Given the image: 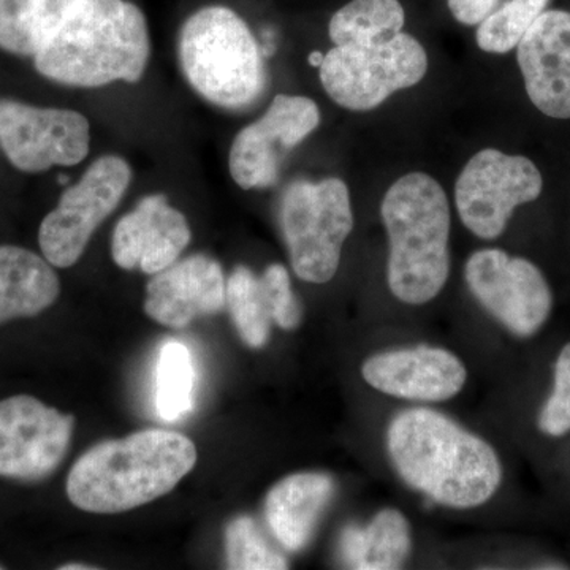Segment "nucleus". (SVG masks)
<instances>
[{
    "label": "nucleus",
    "instance_id": "nucleus-4",
    "mask_svg": "<svg viewBox=\"0 0 570 570\" xmlns=\"http://www.w3.org/2000/svg\"><path fill=\"white\" fill-rule=\"evenodd\" d=\"M381 213L390 242V291L407 305H425L449 279L448 195L436 179L414 171L392 184Z\"/></svg>",
    "mask_w": 570,
    "mask_h": 570
},
{
    "label": "nucleus",
    "instance_id": "nucleus-13",
    "mask_svg": "<svg viewBox=\"0 0 570 570\" xmlns=\"http://www.w3.org/2000/svg\"><path fill=\"white\" fill-rule=\"evenodd\" d=\"M75 419L37 397L0 401V478L47 479L66 459Z\"/></svg>",
    "mask_w": 570,
    "mask_h": 570
},
{
    "label": "nucleus",
    "instance_id": "nucleus-12",
    "mask_svg": "<svg viewBox=\"0 0 570 570\" xmlns=\"http://www.w3.org/2000/svg\"><path fill=\"white\" fill-rule=\"evenodd\" d=\"M321 124V110L309 97L277 94L258 121L239 130L232 142L228 168L242 189L275 186L285 156Z\"/></svg>",
    "mask_w": 570,
    "mask_h": 570
},
{
    "label": "nucleus",
    "instance_id": "nucleus-11",
    "mask_svg": "<svg viewBox=\"0 0 570 570\" xmlns=\"http://www.w3.org/2000/svg\"><path fill=\"white\" fill-rule=\"evenodd\" d=\"M464 277L480 305L513 335L532 336L550 317V285L527 258L501 249L478 250L468 258Z\"/></svg>",
    "mask_w": 570,
    "mask_h": 570
},
{
    "label": "nucleus",
    "instance_id": "nucleus-30",
    "mask_svg": "<svg viewBox=\"0 0 570 570\" xmlns=\"http://www.w3.org/2000/svg\"><path fill=\"white\" fill-rule=\"evenodd\" d=\"M324 59H325V55L324 52H321V51H314V52H311L309 55V63L311 66L313 67H321L322 66V62H324Z\"/></svg>",
    "mask_w": 570,
    "mask_h": 570
},
{
    "label": "nucleus",
    "instance_id": "nucleus-18",
    "mask_svg": "<svg viewBox=\"0 0 570 570\" xmlns=\"http://www.w3.org/2000/svg\"><path fill=\"white\" fill-rule=\"evenodd\" d=\"M333 493L335 482L321 472L288 475L273 487L266 497L265 517L285 550L296 553L305 549Z\"/></svg>",
    "mask_w": 570,
    "mask_h": 570
},
{
    "label": "nucleus",
    "instance_id": "nucleus-31",
    "mask_svg": "<svg viewBox=\"0 0 570 570\" xmlns=\"http://www.w3.org/2000/svg\"><path fill=\"white\" fill-rule=\"evenodd\" d=\"M89 570L94 568H89V566H78V564H71V566H62L61 570Z\"/></svg>",
    "mask_w": 570,
    "mask_h": 570
},
{
    "label": "nucleus",
    "instance_id": "nucleus-2",
    "mask_svg": "<svg viewBox=\"0 0 570 570\" xmlns=\"http://www.w3.org/2000/svg\"><path fill=\"white\" fill-rule=\"evenodd\" d=\"M151 55L148 22L129 0H78L32 56L41 77L75 88L141 80Z\"/></svg>",
    "mask_w": 570,
    "mask_h": 570
},
{
    "label": "nucleus",
    "instance_id": "nucleus-1",
    "mask_svg": "<svg viewBox=\"0 0 570 570\" xmlns=\"http://www.w3.org/2000/svg\"><path fill=\"white\" fill-rule=\"evenodd\" d=\"M387 445L401 478L439 504L478 508L501 483V461L489 442L431 409L396 415Z\"/></svg>",
    "mask_w": 570,
    "mask_h": 570
},
{
    "label": "nucleus",
    "instance_id": "nucleus-7",
    "mask_svg": "<svg viewBox=\"0 0 570 570\" xmlns=\"http://www.w3.org/2000/svg\"><path fill=\"white\" fill-rule=\"evenodd\" d=\"M330 99L351 111L381 107L392 94L412 88L428 71L423 45L406 32L371 45H340L318 67Z\"/></svg>",
    "mask_w": 570,
    "mask_h": 570
},
{
    "label": "nucleus",
    "instance_id": "nucleus-6",
    "mask_svg": "<svg viewBox=\"0 0 570 570\" xmlns=\"http://www.w3.org/2000/svg\"><path fill=\"white\" fill-rule=\"evenodd\" d=\"M281 220L296 276L311 284L332 281L354 228L346 183L326 178L292 184L284 194Z\"/></svg>",
    "mask_w": 570,
    "mask_h": 570
},
{
    "label": "nucleus",
    "instance_id": "nucleus-27",
    "mask_svg": "<svg viewBox=\"0 0 570 570\" xmlns=\"http://www.w3.org/2000/svg\"><path fill=\"white\" fill-rule=\"evenodd\" d=\"M539 428L553 438L564 436L570 431V343L558 356L553 393L540 412Z\"/></svg>",
    "mask_w": 570,
    "mask_h": 570
},
{
    "label": "nucleus",
    "instance_id": "nucleus-21",
    "mask_svg": "<svg viewBox=\"0 0 570 570\" xmlns=\"http://www.w3.org/2000/svg\"><path fill=\"white\" fill-rule=\"evenodd\" d=\"M78 0H0V50L33 56Z\"/></svg>",
    "mask_w": 570,
    "mask_h": 570
},
{
    "label": "nucleus",
    "instance_id": "nucleus-10",
    "mask_svg": "<svg viewBox=\"0 0 570 570\" xmlns=\"http://www.w3.org/2000/svg\"><path fill=\"white\" fill-rule=\"evenodd\" d=\"M91 126L81 112L0 99V148L26 174L81 164L89 154Z\"/></svg>",
    "mask_w": 570,
    "mask_h": 570
},
{
    "label": "nucleus",
    "instance_id": "nucleus-5",
    "mask_svg": "<svg viewBox=\"0 0 570 570\" xmlns=\"http://www.w3.org/2000/svg\"><path fill=\"white\" fill-rule=\"evenodd\" d=\"M178 51L187 82L217 107L238 110L264 89L257 41L245 20L228 7H205L187 18Z\"/></svg>",
    "mask_w": 570,
    "mask_h": 570
},
{
    "label": "nucleus",
    "instance_id": "nucleus-22",
    "mask_svg": "<svg viewBox=\"0 0 570 570\" xmlns=\"http://www.w3.org/2000/svg\"><path fill=\"white\" fill-rule=\"evenodd\" d=\"M406 13L400 0H352L330 21V39L340 45H371L403 32Z\"/></svg>",
    "mask_w": 570,
    "mask_h": 570
},
{
    "label": "nucleus",
    "instance_id": "nucleus-8",
    "mask_svg": "<svg viewBox=\"0 0 570 570\" xmlns=\"http://www.w3.org/2000/svg\"><path fill=\"white\" fill-rule=\"evenodd\" d=\"M130 181L132 170L121 157L97 159L41 223L39 245L43 257L56 268L77 264L94 232L121 204Z\"/></svg>",
    "mask_w": 570,
    "mask_h": 570
},
{
    "label": "nucleus",
    "instance_id": "nucleus-15",
    "mask_svg": "<svg viewBox=\"0 0 570 570\" xmlns=\"http://www.w3.org/2000/svg\"><path fill=\"white\" fill-rule=\"evenodd\" d=\"M517 61L532 105L554 119H570V13L543 11L517 47Z\"/></svg>",
    "mask_w": 570,
    "mask_h": 570
},
{
    "label": "nucleus",
    "instance_id": "nucleus-9",
    "mask_svg": "<svg viewBox=\"0 0 570 570\" xmlns=\"http://www.w3.org/2000/svg\"><path fill=\"white\" fill-rule=\"evenodd\" d=\"M542 189V175L528 157L483 149L456 179V209L469 232L494 239L505 230L517 206L538 200Z\"/></svg>",
    "mask_w": 570,
    "mask_h": 570
},
{
    "label": "nucleus",
    "instance_id": "nucleus-25",
    "mask_svg": "<svg viewBox=\"0 0 570 570\" xmlns=\"http://www.w3.org/2000/svg\"><path fill=\"white\" fill-rule=\"evenodd\" d=\"M549 0H509L479 24L480 50L491 55H505L519 47L524 33L546 11Z\"/></svg>",
    "mask_w": 570,
    "mask_h": 570
},
{
    "label": "nucleus",
    "instance_id": "nucleus-19",
    "mask_svg": "<svg viewBox=\"0 0 570 570\" xmlns=\"http://www.w3.org/2000/svg\"><path fill=\"white\" fill-rule=\"evenodd\" d=\"M61 283L47 258L20 246H0V325L55 305Z\"/></svg>",
    "mask_w": 570,
    "mask_h": 570
},
{
    "label": "nucleus",
    "instance_id": "nucleus-3",
    "mask_svg": "<svg viewBox=\"0 0 570 570\" xmlns=\"http://www.w3.org/2000/svg\"><path fill=\"white\" fill-rule=\"evenodd\" d=\"M197 463L189 438L145 430L89 449L71 468L67 497L91 513H121L170 493Z\"/></svg>",
    "mask_w": 570,
    "mask_h": 570
},
{
    "label": "nucleus",
    "instance_id": "nucleus-28",
    "mask_svg": "<svg viewBox=\"0 0 570 570\" xmlns=\"http://www.w3.org/2000/svg\"><path fill=\"white\" fill-rule=\"evenodd\" d=\"M272 296L273 322L283 330H294L302 322V306L292 288L291 276L285 266L269 265L264 272Z\"/></svg>",
    "mask_w": 570,
    "mask_h": 570
},
{
    "label": "nucleus",
    "instance_id": "nucleus-17",
    "mask_svg": "<svg viewBox=\"0 0 570 570\" xmlns=\"http://www.w3.org/2000/svg\"><path fill=\"white\" fill-rule=\"evenodd\" d=\"M227 305L223 268L205 254L176 261L146 287L145 311L153 321L184 328L198 316L220 313Z\"/></svg>",
    "mask_w": 570,
    "mask_h": 570
},
{
    "label": "nucleus",
    "instance_id": "nucleus-16",
    "mask_svg": "<svg viewBox=\"0 0 570 570\" xmlns=\"http://www.w3.org/2000/svg\"><path fill=\"white\" fill-rule=\"evenodd\" d=\"M363 379L377 392L411 401H448L466 384L468 371L445 348L414 347L367 358Z\"/></svg>",
    "mask_w": 570,
    "mask_h": 570
},
{
    "label": "nucleus",
    "instance_id": "nucleus-29",
    "mask_svg": "<svg viewBox=\"0 0 570 570\" xmlns=\"http://www.w3.org/2000/svg\"><path fill=\"white\" fill-rule=\"evenodd\" d=\"M450 13L464 26H479L494 11L499 0H448Z\"/></svg>",
    "mask_w": 570,
    "mask_h": 570
},
{
    "label": "nucleus",
    "instance_id": "nucleus-20",
    "mask_svg": "<svg viewBox=\"0 0 570 570\" xmlns=\"http://www.w3.org/2000/svg\"><path fill=\"white\" fill-rule=\"evenodd\" d=\"M340 553L351 569H400L411 553L406 517L395 509H385L365 528H346L341 535Z\"/></svg>",
    "mask_w": 570,
    "mask_h": 570
},
{
    "label": "nucleus",
    "instance_id": "nucleus-14",
    "mask_svg": "<svg viewBox=\"0 0 570 570\" xmlns=\"http://www.w3.org/2000/svg\"><path fill=\"white\" fill-rule=\"evenodd\" d=\"M190 239L186 216L168 204L165 195H148L116 224L112 261L122 269L154 276L174 265Z\"/></svg>",
    "mask_w": 570,
    "mask_h": 570
},
{
    "label": "nucleus",
    "instance_id": "nucleus-23",
    "mask_svg": "<svg viewBox=\"0 0 570 570\" xmlns=\"http://www.w3.org/2000/svg\"><path fill=\"white\" fill-rule=\"evenodd\" d=\"M227 306L236 330L247 346H266L272 333L273 305L264 275L236 266L227 279Z\"/></svg>",
    "mask_w": 570,
    "mask_h": 570
},
{
    "label": "nucleus",
    "instance_id": "nucleus-26",
    "mask_svg": "<svg viewBox=\"0 0 570 570\" xmlns=\"http://www.w3.org/2000/svg\"><path fill=\"white\" fill-rule=\"evenodd\" d=\"M227 564L236 570L287 569L284 554L273 549L257 523L249 517H238L225 530Z\"/></svg>",
    "mask_w": 570,
    "mask_h": 570
},
{
    "label": "nucleus",
    "instance_id": "nucleus-24",
    "mask_svg": "<svg viewBox=\"0 0 570 570\" xmlns=\"http://www.w3.org/2000/svg\"><path fill=\"white\" fill-rule=\"evenodd\" d=\"M195 366L189 348L168 341L160 348L156 376V407L165 422H176L193 411Z\"/></svg>",
    "mask_w": 570,
    "mask_h": 570
}]
</instances>
